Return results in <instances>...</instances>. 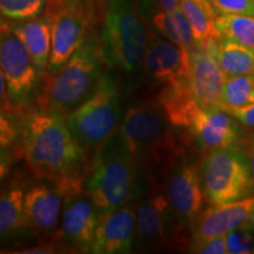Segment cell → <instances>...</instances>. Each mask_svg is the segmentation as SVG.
<instances>
[{
	"mask_svg": "<svg viewBox=\"0 0 254 254\" xmlns=\"http://www.w3.org/2000/svg\"><path fill=\"white\" fill-rule=\"evenodd\" d=\"M190 252L201 254H227V246L225 236L214 237L211 239L193 243L190 247Z\"/></svg>",
	"mask_w": 254,
	"mask_h": 254,
	"instance_id": "4dcf8cb0",
	"label": "cell"
},
{
	"mask_svg": "<svg viewBox=\"0 0 254 254\" xmlns=\"http://www.w3.org/2000/svg\"><path fill=\"white\" fill-rule=\"evenodd\" d=\"M254 104V77L237 75L225 79L221 95L222 110L231 112Z\"/></svg>",
	"mask_w": 254,
	"mask_h": 254,
	"instance_id": "484cf974",
	"label": "cell"
},
{
	"mask_svg": "<svg viewBox=\"0 0 254 254\" xmlns=\"http://www.w3.org/2000/svg\"><path fill=\"white\" fill-rule=\"evenodd\" d=\"M100 52L91 39H86L68 62L49 75L39 101L43 111L65 118L90 98L100 78Z\"/></svg>",
	"mask_w": 254,
	"mask_h": 254,
	"instance_id": "5b68a950",
	"label": "cell"
},
{
	"mask_svg": "<svg viewBox=\"0 0 254 254\" xmlns=\"http://www.w3.org/2000/svg\"><path fill=\"white\" fill-rule=\"evenodd\" d=\"M228 113H231L241 125L247 127V128H254V104L233 110Z\"/></svg>",
	"mask_w": 254,
	"mask_h": 254,
	"instance_id": "836d02e7",
	"label": "cell"
},
{
	"mask_svg": "<svg viewBox=\"0 0 254 254\" xmlns=\"http://www.w3.org/2000/svg\"><path fill=\"white\" fill-rule=\"evenodd\" d=\"M179 7L192 26L196 43L218 39L219 33L215 26L218 14L209 0H180Z\"/></svg>",
	"mask_w": 254,
	"mask_h": 254,
	"instance_id": "603a6c76",
	"label": "cell"
},
{
	"mask_svg": "<svg viewBox=\"0 0 254 254\" xmlns=\"http://www.w3.org/2000/svg\"><path fill=\"white\" fill-rule=\"evenodd\" d=\"M120 111L117 85L107 75H103L91 97L64 119L85 150H99L117 132Z\"/></svg>",
	"mask_w": 254,
	"mask_h": 254,
	"instance_id": "8992f818",
	"label": "cell"
},
{
	"mask_svg": "<svg viewBox=\"0 0 254 254\" xmlns=\"http://www.w3.org/2000/svg\"><path fill=\"white\" fill-rule=\"evenodd\" d=\"M21 152L32 173L60 182L81 178L86 150L73 136L65 119L56 113H31L21 129Z\"/></svg>",
	"mask_w": 254,
	"mask_h": 254,
	"instance_id": "6da1fadb",
	"label": "cell"
},
{
	"mask_svg": "<svg viewBox=\"0 0 254 254\" xmlns=\"http://www.w3.org/2000/svg\"><path fill=\"white\" fill-rule=\"evenodd\" d=\"M237 147L241 148V150L244 151V153L246 154L247 159H249L251 176H252L253 186H254V134L253 133L245 132V134H244L243 138L240 139V141L238 142Z\"/></svg>",
	"mask_w": 254,
	"mask_h": 254,
	"instance_id": "d6a6232c",
	"label": "cell"
},
{
	"mask_svg": "<svg viewBox=\"0 0 254 254\" xmlns=\"http://www.w3.org/2000/svg\"><path fill=\"white\" fill-rule=\"evenodd\" d=\"M208 44L225 77L254 75L253 50L222 38L208 40Z\"/></svg>",
	"mask_w": 254,
	"mask_h": 254,
	"instance_id": "44dd1931",
	"label": "cell"
},
{
	"mask_svg": "<svg viewBox=\"0 0 254 254\" xmlns=\"http://www.w3.org/2000/svg\"><path fill=\"white\" fill-rule=\"evenodd\" d=\"M4 18H5V17H4V15L1 14V12H0V24H1L2 21H5V20H4Z\"/></svg>",
	"mask_w": 254,
	"mask_h": 254,
	"instance_id": "f35d334b",
	"label": "cell"
},
{
	"mask_svg": "<svg viewBox=\"0 0 254 254\" xmlns=\"http://www.w3.org/2000/svg\"><path fill=\"white\" fill-rule=\"evenodd\" d=\"M60 237L82 252H90L99 212L84 187L65 195Z\"/></svg>",
	"mask_w": 254,
	"mask_h": 254,
	"instance_id": "5bb4252c",
	"label": "cell"
},
{
	"mask_svg": "<svg viewBox=\"0 0 254 254\" xmlns=\"http://www.w3.org/2000/svg\"><path fill=\"white\" fill-rule=\"evenodd\" d=\"M136 236V212L132 204L99 213L91 253L119 254L131 251Z\"/></svg>",
	"mask_w": 254,
	"mask_h": 254,
	"instance_id": "4fadbf2b",
	"label": "cell"
},
{
	"mask_svg": "<svg viewBox=\"0 0 254 254\" xmlns=\"http://www.w3.org/2000/svg\"><path fill=\"white\" fill-rule=\"evenodd\" d=\"M253 77H254V75H253Z\"/></svg>",
	"mask_w": 254,
	"mask_h": 254,
	"instance_id": "ab89813d",
	"label": "cell"
},
{
	"mask_svg": "<svg viewBox=\"0 0 254 254\" xmlns=\"http://www.w3.org/2000/svg\"><path fill=\"white\" fill-rule=\"evenodd\" d=\"M179 1L180 0H158V5L161 11L172 12L179 7Z\"/></svg>",
	"mask_w": 254,
	"mask_h": 254,
	"instance_id": "8d00e7d4",
	"label": "cell"
},
{
	"mask_svg": "<svg viewBox=\"0 0 254 254\" xmlns=\"http://www.w3.org/2000/svg\"><path fill=\"white\" fill-rule=\"evenodd\" d=\"M173 127L155 99L132 106L117 133L136 161L163 167L185 152L184 146L178 144Z\"/></svg>",
	"mask_w": 254,
	"mask_h": 254,
	"instance_id": "7a4b0ae2",
	"label": "cell"
},
{
	"mask_svg": "<svg viewBox=\"0 0 254 254\" xmlns=\"http://www.w3.org/2000/svg\"><path fill=\"white\" fill-rule=\"evenodd\" d=\"M164 190L174 214L183 226L193 227L201 214L205 192L200 167L183 152L161 167Z\"/></svg>",
	"mask_w": 254,
	"mask_h": 254,
	"instance_id": "9c48e42d",
	"label": "cell"
},
{
	"mask_svg": "<svg viewBox=\"0 0 254 254\" xmlns=\"http://www.w3.org/2000/svg\"><path fill=\"white\" fill-rule=\"evenodd\" d=\"M49 0H0V12L9 20H26L45 12Z\"/></svg>",
	"mask_w": 254,
	"mask_h": 254,
	"instance_id": "4316f807",
	"label": "cell"
},
{
	"mask_svg": "<svg viewBox=\"0 0 254 254\" xmlns=\"http://www.w3.org/2000/svg\"><path fill=\"white\" fill-rule=\"evenodd\" d=\"M0 68L12 101L24 113L39 75L26 46L7 21L0 24Z\"/></svg>",
	"mask_w": 254,
	"mask_h": 254,
	"instance_id": "8fae6325",
	"label": "cell"
},
{
	"mask_svg": "<svg viewBox=\"0 0 254 254\" xmlns=\"http://www.w3.org/2000/svg\"><path fill=\"white\" fill-rule=\"evenodd\" d=\"M168 120L174 127L189 128L195 114L202 109L192 94L189 77L172 84L164 85L157 95Z\"/></svg>",
	"mask_w": 254,
	"mask_h": 254,
	"instance_id": "ffe728a7",
	"label": "cell"
},
{
	"mask_svg": "<svg viewBox=\"0 0 254 254\" xmlns=\"http://www.w3.org/2000/svg\"><path fill=\"white\" fill-rule=\"evenodd\" d=\"M245 226H247L249 228H251L252 231H254V209H253L252 214H251L249 221H247V224L245 225Z\"/></svg>",
	"mask_w": 254,
	"mask_h": 254,
	"instance_id": "74e56055",
	"label": "cell"
},
{
	"mask_svg": "<svg viewBox=\"0 0 254 254\" xmlns=\"http://www.w3.org/2000/svg\"><path fill=\"white\" fill-rule=\"evenodd\" d=\"M189 129L196 146L206 152L237 146L245 134L241 124L231 113L220 109H201Z\"/></svg>",
	"mask_w": 254,
	"mask_h": 254,
	"instance_id": "9a60e30c",
	"label": "cell"
},
{
	"mask_svg": "<svg viewBox=\"0 0 254 254\" xmlns=\"http://www.w3.org/2000/svg\"><path fill=\"white\" fill-rule=\"evenodd\" d=\"M51 20V53L47 72L55 74L87 39L91 7L82 0H49L44 12Z\"/></svg>",
	"mask_w": 254,
	"mask_h": 254,
	"instance_id": "ba28073f",
	"label": "cell"
},
{
	"mask_svg": "<svg viewBox=\"0 0 254 254\" xmlns=\"http://www.w3.org/2000/svg\"><path fill=\"white\" fill-rule=\"evenodd\" d=\"M57 250L56 245L50 243L40 244V245L30 247V249H24L23 251H17L15 253H24V254H49L55 253Z\"/></svg>",
	"mask_w": 254,
	"mask_h": 254,
	"instance_id": "d590c367",
	"label": "cell"
},
{
	"mask_svg": "<svg viewBox=\"0 0 254 254\" xmlns=\"http://www.w3.org/2000/svg\"><path fill=\"white\" fill-rule=\"evenodd\" d=\"M148 77L158 84H172L189 77L190 62L186 47L166 38L151 36L144 59Z\"/></svg>",
	"mask_w": 254,
	"mask_h": 254,
	"instance_id": "2e32d148",
	"label": "cell"
},
{
	"mask_svg": "<svg viewBox=\"0 0 254 254\" xmlns=\"http://www.w3.org/2000/svg\"><path fill=\"white\" fill-rule=\"evenodd\" d=\"M218 15L239 14L253 15L254 0H209Z\"/></svg>",
	"mask_w": 254,
	"mask_h": 254,
	"instance_id": "f1b7e54d",
	"label": "cell"
},
{
	"mask_svg": "<svg viewBox=\"0 0 254 254\" xmlns=\"http://www.w3.org/2000/svg\"><path fill=\"white\" fill-rule=\"evenodd\" d=\"M24 198V187L19 184H13L0 193V239L14 237L28 227Z\"/></svg>",
	"mask_w": 254,
	"mask_h": 254,
	"instance_id": "7402d4cb",
	"label": "cell"
},
{
	"mask_svg": "<svg viewBox=\"0 0 254 254\" xmlns=\"http://www.w3.org/2000/svg\"><path fill=\"white\" fill-rule=\"evenodd\" d=\"M12 117L0 112V150L11 147L18 138V128Z\"/></svg>",
	"mask_w": 254,
	"mask_h": 254,
	"instance_id": "f546056e",
	"label": "cell"
},
{
	"mask_svg": "<svg viewBox=\"0 0 254 254\" xmlns=\"http://www.w3.org/2000/svg\"><path fill=\"white\" fill-rule=\"evenodd\" d=\"M151 32L133 0H109L101 32V56L125 73L144 65Z\"/></svg>",
	"mask_w": 254,
	"mask_h": 254,
	"instance_id": "3957f363",
	"label": "cell"
},
{
	"mask_svg": "<svg viewBox=\"0 0 254 254\" xmlns=\"http://www.w3.org/2000/svg\"><path fill=\"white\" fill-rule=\"evenodd\" d=\"M189 52V85L195 100L205 110H222L221 95L226 77L219 67L208 41L195 43Z\"/></svg>",
	"mask_w": 254,
	"mask_h": 254,
	"instance_id": "7c38bea8",
	"label": "cell"
},
{
	"mask_svg": "<svg viewBox=\"0 0 254 254\" xmlns=\"http://www.w3.org/2000/svg\"><path fill=\"white\" fill-rule=\"evenodd\" d=\"M136 165L117 132L99 148L84 184L99 213L127 204L135 184Z\"/></svg>",
	"mask_w": 254,
	"mask_h": 254,
	"instance_id": "277c9868",
	"label": "cell"
},
{
	"mask_svg": "<svg viewBox=\"0 0 254 254\" xmlns=\"http://www.w3.org/2000/svg\"><path fill=\"white\" fill-rule=\"evenodd\" d=\"M228 254L254 253V231L247 226L231 231L225 236Z\"/></svg>",
	"mask_w": 254,
	"mask_h": 254,
	"instance_id": "83f0119b",
	"label": "cell"
},
{
	"mask_svg": "<svg viewBox=\"0 0 254 254\" xmlns=\"http://www.w3.org/2000/svg\"><path fill=\"white\" fill-rule=\"evenodd\" d=\"M186 227L180 224L165 194L155 193L139 206L136 237L145 249H179L186 244Z\"/></svg>",
	"mask_w": 254,
	"mask_h": 254,
	"instance_id": "30bf717a",
	"label": "cell"
},
{
	"mask_svg": "<svg viewBox=\"0 0 254 254\" xmlns=\"http://www.w3.org/2000/svg\"><path fill=\"white\" fill-rule=\"evenodd\" d=\"M12 27L30 53L39 78L45 77L51 53V20L46 14L14 20Z\"/></svg>",
	"mask_w": 254,
	"mask_h": 254,
	"instance_id": "d6986e66",
	"label": "cell"
},
{
	"mask_svg": "<svg viewBox=\"0 0 254 254\" xmlns=\"http://www.w3.org/2000/svg\"><path fill=\"white\" fill-rule=\"evenodd\" d=\"M254 209V194L222 205H209L193 225V243L226 236L245 226Z\"/></svg>",
	"mask_w": 254,
	"mask_h": 254,
	"instance_id": "e0dca14e",
	"label": "cell"
},
{
	"mask_svg": "<svg viewBox=\"0 0 254 254\" xmlns=\"http://www.w3.org/2000/svg\"><path fill=\"white\" fill-rule=\"evenodd\" d=\"M219 38L239 44L254 51V17L253 15L224 14L215 20Z\"/></svg>",
	"mask_w": 254,
	"mask_h": 254,
	"instance_id": "d4e9b609",
	"label": "cell"
},
{
	"mask_svg": "<svg viewBox=\"0 0 254 254\" xmlns=\"http://www.w3.org/2000/svg\"><path fill=\"white\" fill-rule=\"evenodd\" d=\"M0 112L9 114V116H23V112L15 106L11 99L8 92L7 82H6L5 75L0 68Z\"/></svg>",
	"mask_w": 254,
	"mask_h": 254,
	"instance_id": "1f68e13d",
	"label": "cell"
},
{
	"mask_svg": "<svg viewBox=\"0 0 254 254\" xmlns=\"http://www.w3.org/2000/svg\"><path fill=\"white\" fill-rule=\"evenodd\" d=\"M200 172L209 205L227 204L254 194L249 159L237 146L208 151Z\"/></svg>",
	"mask_w": 254,
	"mask_h": 254,
	"instance_id": "52a82bcc",
	"label": "cell"
},
{
	"mask_svg": "<svg viewBox=\"0 0 254 254\" xmlns=\"http://www.w3.org/2000/svg\"><path fill=\"white\" fill-rule=\"evenodd\" d=\"M64 194L58 187L37 184L25 192L24 208L28 227L52 238L60 237L58 230Z\"/></svg>",
	"mask_w": 254,
	"mask_h": 254,
	"instance_id": "ac0fdd59",
	"label": "cell"
},
{
	"mask_svg": "<svg viewBox=\"0 0 254 254\" xmlns=\"http://www.w3.org/2000/svg\"><path fill=\"white\" fill-rule=\"evenodd\" d=\"M152 24L166 39L190 49L196 43L192 26L180 7L172 12L159 11L152 18Z\"/></svg>",
	"mask_w": 254,
	"mask_h": 254,
	"instance_id": "cb8c5ba5",
	"label": "cell"
},
{
	"mask_svg": "<svg viewBox=\"0 0 254 254\" xmlns=\"http://www.w3.org/2000/svg\"><path fill=\"white\" fill-rule=\"evenodd\" d=\"M14 160V152L9 147L0 150V184L5 179L11 171L12 164Z\"/></svg>",
	"mask_w": 254,
	"mask_h": 254,
	"instance_id": "e575fe53",
	"label": "cell"
}]
</instances>
